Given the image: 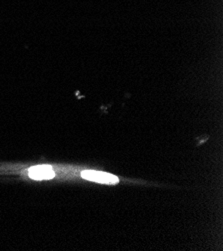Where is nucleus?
<instances>
[{"instance_id":"nucleus-1","label":"nucleus","mask_w":223,"mask_h":251,"mask_svg":"<svg viewBox=\"0 0 223 251\" xmlns=\"http://www.w3.org/2000/svg\"><path fill=\"white\" fill-rule=\"evenodd\" d=\"M81 177L90 181L104 183V184H115L119 181L118 177L114 176L112 174H108L104 172H97V171H89V170L83 171L81 173Z\"/></svg>"},{"instance_id":"nucleus-2","label":"nucleus","mask_w":223,"mask_h":251,"mask_svg":"<svg viewBox=\"0 0 223 251\" xmlns=\"http://www.w3.org/2000/svg\"><path fill=\"white\" fill-rule=\"evenodd\" d=\"M29 177L33 179H51L54 177V171L50 166H35L28 170Z\"/></svg>"}]
</instances>
